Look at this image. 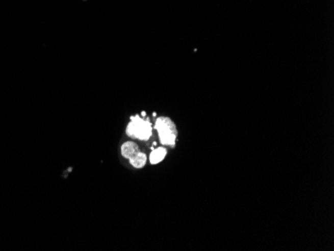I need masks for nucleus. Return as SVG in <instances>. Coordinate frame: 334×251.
<instances>
[{
  "label": "nucleus",
  "mask_w": 334,
  "mask_h": 251,
  "mask_svg": "<svg viewBox=\"0 0 334 251\" xmlns=\"http://www.w3.org/2000/svg\"><path fill=\"white\" fill-rule=\"evenodd\" d=\"M155 129L158 132L160 141L164 145L175 144L177 138V129L169 117H159L155 122Z\"/></svg>",
  "instance_id": "obj_1"
},
{
  "label": "nucleus",
  "mask_w": 334,
  "mask_h": 251,
  "mask_svg": "<svg viewBox=\"0 0 334 251\" xmlns=\"http://www.w3.org/2000/svg\"><path fill=\"white\" fill-rule=\"evenodd\" d=\"M139 151L138 146L134 143V142H125L123 143V145L121 146V153L125 158H130L132 157L134 154H136Z\"/></svg>",
  "instance_id": "obj_4"
},
{
  "label": "nucleus",
  "mask_w": 334,
  "mask_h": 251,
  "mask_svg": "<svg viewBox=\"0 0 334 251\" xmlns=\"http://www.w3.org/2000/svg\"><path fill=\"white\" fill-rule=\"evenodd\" d=\"M146 155L145 153H142L140 151H138L136 154H134L132 157L129 158V161L131 163V165L135 168H141L145 165L146 163Z\"/></svg>",
  "instance_id": "obj_3"
},
{
  "label": "nucleus",
  "mask_w": 334,
  "mask_h": 251,
  "mask_svg": "<svg viewBox=\"0 0 334 251\" xmlns=\"http://www.w3.org/2000/svg\"><path fill=\"white\" fill-rule=\"evenodd\" d=\"M126 132L132 138L140 140H148L152 134V126L148 119H142L138 115L132 116L127 126Z\"/></svg>",
  "instance_id": "obj_2"
},
{
  "label": "nucleus",
  "mask_w": 334,
  "mask_h": 251,
  "mask_svg": "<svg viewBox=\"0 0 334 251\" xmlns=\"http://www.w3.org/2000/svg\"><path fill=\"white\" fill-rule=\"evenodd\" d=\"M166 153H167V151L163 147H158L155 150L152 151L150 154L151 164H157V163L161 162L165 158Z\"/></svg>",
  "instance_id": "obj_5"
}]
</instances>
